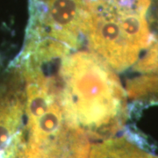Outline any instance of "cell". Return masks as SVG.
I'll list each match as a JSON object with an SVG mask.
<instances>
[{
	"label": "cell",
	"instance_id": "1",
	"mask_svg": "<svg viewBox=\"0 0 158 158\" xmlns=\"http://www.w3.org/2000/svg\"><path fill=\"white\" fill-rule=\"evenodd\" d=\"M26 90L25 141L19 158H88V136L80 129L62 99L60 80L50 63L14 62Z\"/></svg>",
	"mask_w": 158,
	"mask_h": 158
},
{
	"label": "cell",
	"instance_id": "2",
	"mask_svg": "<svg viewBox=\"0 0 158 158\" xmlns=\"http://www.w3.org/2000/svg\"><path fill=\"white\" fill-rule=\"evenodd\" d=\"M57 75L65 106L88 138L106 140L121 128L126 92L102 59L90 51L74 52L62 59Z\"/></svg>",
	"mask_w": 158,
	"mask_h": 158
},
{
	"label": "cell",
	"instance_id": "3",
	"mask_svg": "<svg viewBox=\"0 0 158 158\" xmlns=\"http://www.w3.org/2000/svg\"><path fill=\"white\" fill-rule=\"evenodd\" d=\"M29 20L19 57L36 63L63 59L84 37L86 0H28Z\"/></svg>",
	"mask_w": 158,
	"mask_h": 158
},
{
	"label": "cell",
	"instance_id": "4",
	"mask_svg": "<svg viewBox=\"0 0 158 158\" xmlns=\"http://www.w3.org/2000/svg\"><path fill=\"white\" fill-rule=\"evenodd\" d=\"M26 130V90L20 68L13 64L0 77V158H19Z\"/></svg>",
	"mask_w": 158,
	"mask_h": 158
},
{
	"label": "cell",
	"instance_id": "5",
	"mask_svg": "<svg viewBox=\"0 0 158 158\" xmlns=\"http://www.w3.org/2000/svg\"><path fill=\"white\" fill-rule=\"evenodd\" d=\"M135 70L144 74H158V41L152 43L145 56L134 67Z\"/></svg>",
	"mask_w": 158,
	"mask_h": 158
}]
</instances>
